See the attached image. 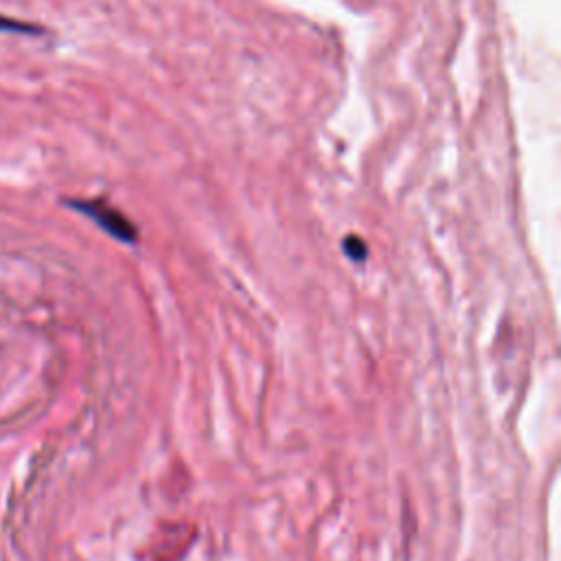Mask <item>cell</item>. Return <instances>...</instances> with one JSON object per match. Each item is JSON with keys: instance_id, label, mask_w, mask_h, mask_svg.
I'll return each mask as SVG.
<instances>
[{"instance_id": "cell-1", "label": "cell", "mask_w": 561, "mask_h": 561, "mask_svg": "<svg viewBox=\"0 0 561 561\" xmlns=\"http://www.w3.org/2000/svg\"><path fill=\"white\" fill-rule=\"evenodd\" d=\"M72 208H77L79 213L88 215L94 224H99L105 232H110L114 239H121V241H127V243H134L136 241V228L127 221L125 215H121L116 208L103 204V202H79V199H72L68 202Z\"/></svg>"}, {"instance_id": "cell-2", "label": "cell", "mask_w": 561, "mask_h": 561, "mask_svg": "<svg viewBox=\"0 0 561 561\" xmlns=\"http://www.w3.org/2000/svg\"><path fill=\"white\" fill-rule=\"evenodd\" d=\"M0 33H39V26H33L0 13Z\"/></svg>"}, {"instance_id": "cell-3", "label": "cell", "mask_w": 561, "mask_h": 561, "mask_svg": "<svg viewBox=\"0 0 561 561\" xmlns=\"http://www.w3.org/2000/svg\"><path fill=\"white\" fill-rule=\"evenodd\" d=\"M344 252L353 259V261H364L366 259V243L357 237H346L344 239Z\"/></svg>"}]
</instances>
